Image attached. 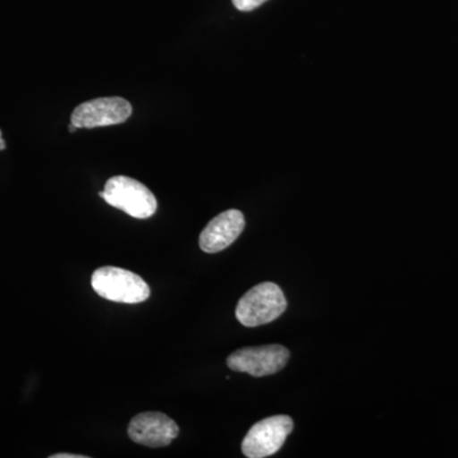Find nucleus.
Instances as JSON below:
<instances>
[{"label": "nucleus", "instance_id": "obj_1", "mask_svg": "<svg viewBox=\"0 0 458 458\" xmlns=\"http://www.w3.org/2000/svg\"><path fill=\"white\" fill-rule=\"evenodd\" d=\"M286 310L285 295L276 283L254 286L238 302L236 318L243 327H258L279 318Z\"/></svg>", "mask_w": 458, "mask_h": 458}, {"label": "nucleus", "instance_id": "obj_2", "mask_svg": "<svg viewBox=\"0 0 458 458\" xmlns=\"http://www.w3.org/2000/svg\"><path fill=\"white\" fill-rule=\"evenodd\" d=\"M93 291L111 302L140 303L150 295L149 285L137 274L122 267H104L93 273Z\"/></svg>", "mask_w": 458, "mask_h": 458}, {"label": "nucleus", "instance_id": "obj_3", "mask_svg": "<svg viewBox=\"0 0 458 458\" xmlns=\"http://www.w3.org/2000/svg\"><path fill=\"white\" fill-rule=\"evenodd\" d=\"M111 207L123 210L137 219H147L157 212V199L153 192L140 181L128 176L111 177L99 192Z\"/></svg>", "mask_w": 458, "mask_h": 458}, {"label": "nucleus", "instance_id": "obj_4", "mask_svg": "<svg viewBox=\"0 0 458 458\" xmlns=\"http://www.w3.org/2000/svg\"><path fill=\"white\" fill-rule=\"evenodd\" d=\"M288 415H276L258 421L242 442V452L249 458H265L276 454L293 430Z\"/></svg>", "mask_w": 458, "mask_h": 458}, {"label": "nucleus", "instance_id": "obj_5", "mask_svg": "<svg viewBox=\"0 0 458 458\" xmlns=\"http://www.w3.org/2000/svg\"><path fill=\"white\" fill-rule=\"evenodd\" d=\"M291 352L282 345L251 346L232 352L227 366L234 372L254 377L276 375L288 363Z\"/></svg>", "mask_w": 458, "mask_h": 458}, {"label": "nucleus", "instance_id": "obj_6", "mask_svg": "<svg viewBox=\"0 0 458 458\" xmlns=\"http://www.w3.org/2000/svg\"><path fill=\"white\" fill-rule=\"evenodd\" d=\"M131 102L123 98H102L83 102L74 108L72 123L78 129L119 125L131 116Z\"/></svg>", "mask_w": 458, "mask_h": 458}, {"label": "nucleus", "instance_id": "obj_7", "mask_svg": "<svg viewBox=\"0 0 458 458\" xmlns=\"http://www.w3.org/2000/svg\"><path fill=\"white\" fill-rule=\"evenodd\" d=\"M179 427L164 412H140L131 419L128 427L129 438L137 445L161 448L171 445L179 436Z\"/></svg>", "mask_w": 458, "mask_h": 458}, {"label": "nucleus", "instance_id": "obj_8", "mask_svg": "<svg viewBox=\"0 0 458 458\" xmlns=\"http://www.w3.org/2000/svg\"><path fill=\"white\" fill-rule=\"evenodd\" d=\"M243 214L229 209L216 216L201 232L199 245L207 254H216L231 246L245 229Z\"/></svg>", "mask_w": 458, "mask_h": 458}, {"label": "nucleus", "instance_id": "obj_9", "mask_svg": "<svg viewBox=\"0 0 458 458\" xmlns=\"http://www.w3.org/2000/svg\"><path fill=\"white\" fill-rule=\"evenodd\" d=\"M238 11L250 12L260 7L267 0H232Z\"/></svg>", "mask_w": 458, "mask_h": 458}, {"label": "nucleus", "instance_id": "obj_10", "mask_svg": "<svg viewBox=\"0 0 458 458\" xmlns=\"http://www.w3.org/2000/svg\"><path fill=\"white\" fill-rule=\"evenodd\" d=\"M51 458H87V456H82V454H53Z\"/></svg>", "mask_w": 458, "mask_h": 458}, {"label": "nucleus", "instance_id": "obj_11", "mask_svg": "<svg viewBox=\"0 0 458 458\" xmlns=\"http://www.w3.org/2000/svg\"><path fill=\"white\" fill-rule=\"evenodd\" d=\"M78 131L77 126L74 125V123H71V125H69V131L75 132Z\"/></svg>", "mask_w": 458, "mask_h": 458}, {"label": "nucleus", "instance_id": "obj_12", "mask_svg": "<svg viewBox=\"0 0 458 458\" xmlns=\"http://www.w3.org/2000/svg\"><path fill=\"white\" fill-rule=\"evenodd\" d=\"M5 148H7V146H5V141L4 140H0V150H4Z\"/></svg>", "mask_w": 458, "mask_h": 458}, {"label": "nucleus", "instance_id": "obj_13", "mask_svg": "<svg viewBox=\"0 0 458 458\" xmlns=\"http://www.w3.org/2000/svg\"><path fill=\"white\" fill-rule=\"evenodd\" d=\"M3 138H2V131H0V140H2Z\"/></svg>", "mask_w": 458, "mask_h": 458}]
</instances>
